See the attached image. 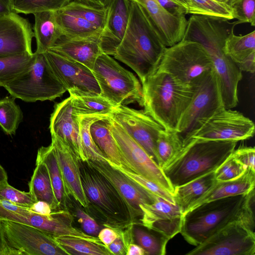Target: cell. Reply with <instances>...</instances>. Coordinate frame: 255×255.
<instances>
[{"label": "cell", "mask_w": 255, "mask_h": 255, "mask_svg": "<svg viewBox=\"0 0 255 255\" xmlns=\"http://www.w3.org/2000/svg\"><path fill=\"white\" fill-rule=\"evenodd\" d=\"M22 119V112L14 98L0 99V127L5 134H15Z\"/></svg>", "instance_id": "cell-40"}, {"label": "cell", "mask_w": 255, "mask_h": 255, "mask_svg": "<svg viewBox=\"0 0 255 255\" xmlns=\"http://www.w3.org/2000/svg\"><path fill=\"white\" fill-rule=\"evenodd\" d=\"M34 61L25 73L4 88L13 98L26 102L53 101L67 91L52 71L44 53H34Z\"/></svg>", "instance_id": "cell-8"}, {"label": "cell", "mask_w": 255, "mask_h": 255, "mask_svg": "<svg viewBox=\"0 0 255 255\" xmlns=\"http://www.w3.org/2000/svg\"><path fill=\"white\" fill-rule=\"evenodd\" d=\"M12 0H0V15L8 14L13 12Z\"/></svg>", "instance_id": "cell-56"}, {"label": "cell", "mask_w": 255, "mask_h": 255, "mask_svg": "<svg viewBox=\"0 0 255 255\" xmlns=\"http://www.w3.org/2000/svg\"><path fill=\"white\" fill-rule=\"evenodd\" d=\"M139 206L142 212L139 224L163 234L169 240L180 233L183 213L176 203L157 196L153 203Z\"/></svg>", "instance_id": "cell-20"}, {"label": "cell", "mask_w": 255, "mask_h": 255, "mask_svg": "<svg viewBox=\"0 0 255 255\" xmlns=\"http://www.w3.org/2000/svg\"><path fill=\"white\" fill-rule=\"evenodd\" d=\"M0 255H21L17 250L11 247L5 236L2 226L0 221Z\"/></svg>", "instance_id": "cell-51"}, {"label": "cell", "mask_w": 255, "mask_h": 255, "mask_svg": "<svg viewBox=\"0 0 255 255\" xmlns=\"http://www.w3.org/2000/svg\"><path fill=\"white\" fill-rule=\"evenodd\" d=\"M197 86L156 70L142 83L144 111L164 129L176 131L179 119L192 101Z\"/></svg>", "instance_id": "cell-4"}, {"label": "cell", "mask_w": 255, "mask_h": 255, "mask_svg": "<svg viewBox=\"0 0 255 255\" xmlns=\"http://www.w3.org/2000/svg\"><path fill=\"white\" fill-rule=\"evenodd\" d=\"M43 53L53 73L70 95H101L99 84L90 69L50 50Z\"/></svg>", "instance_id": "cell-17"}, {"label": "cell", "mask_w": 255, "mask_h": 255, "mask_svg": "<svg viewBox=\"0 0 255 255\" xmlns=\"http://www.w3.org/2000/svg\"><path fill=\"white\" fill-rule=\"evenodd\" d=\"M55 12L62 35L72 38L101 35L103 30L87 20L61 9Z\"/></svg>", "instance_id": "cell-33"}, {"label": "cell", "mask_w": 255, "mask_h": 255, "mask_svg": "<svg viewBox=\"0 0 255 255\" xmlns=\"http://www.w3.org/2000/svg\"><path fill=\"white\" fill-rule=\"evenodd\" d=\"M72 112L74 116L93 115H110L114 106L107 99L100 95L71 94Z\"/></svg>", "instance_id": "cell-36"}, {"label": "cell", "mask_w": 255, "mask_h": 255, "mask_svg": "<svg viewBox=\"0 0 255 255\" xmlns=\"http://www.w3.org/2000/svg\"><path fill=\"white\" fill-rule=\"evenodd\" d=\"M0 221L9 245L21 255H68L46 232L21 223Z\"/></svg>", "instance_id": "cell-16"}, {"label": "cell", "mask_w": 255, "mask_h": 255, "mask_svg": "<svg viewBox=\"0 0 255 255\" xmlns=\"http://www.w3.org/2000/svg\"><path fill=\"white\" fill-rule=\"evenodd\" d=\"M85 162L113 185L127 206L130 221L139 224L142 216L139 205L153 203L157 196L130 180L107 161L88 160Z\"/></svg>", "instance_id": "cell-18"}, {"label": "cell", "mask_w": 255, "mask_h": 255, "mask_svg": "<svg viewBox=\"0 0 255 255\" xmlns=\"http://www.w3.org/2000/svg\"><path fill=\"white\" fill-rule=\"evenodd\" d=\"M0 220L32 226L53 236H72L75 231L73 217L66 209L52 211L45 215L29 208L0 202Z\"/></svg>", "instance_id": "cell-14"}, {"label": "cell", "mask_w": 255, "mask_h": 255, "mask_svg": "<svg viewBox=\"0 0 255 255\" xmlns=\"http://www.w3.org/2000/svg\"><path fill=\"white\" fill-rule=\"evenodd\" d=\"M255 171L247 168L242 175L236 178L226 181L216 180L212 187L189 209L208 201L248 193L255 189Z\"/></svg>", "instance_id": "cell-27"}, {"label": "cell", "mask_w": 255, "mask_h": 255, "mask_svg": "<svg viewBox=\"0 0 255 255\" xmlns=\"http://www.w3.org/2000/svg\"><path fill=\"white\" fill-rule=\"evenodd\" d=\"M36 159L42 162L47 169L51 182L54 196L59 209H64L67 198L69 196L66 193L62 175L58 166L53 146H41L38 151Z\"/></svg>", "instance_id": "cell-31"}, {"label": "cell", "mask_w": 255, "mask_h": 255, "mask_svg": "<svg viewBox=\"0 0 255 255\" xmlns=\"http://www.w3.org/2000/svg\"><path fill=\"white\" fill-rule=\"evenodd\" d=\"M166 48L144 9L130 1L128 26L114 57L130 67L142 83L156 71Z\"/></svg>", "instance_id": "cell-3"}, {"label": "cell", "mask_w": 255, "mask_h": 255, "mask_svg": "<svg viewBox=\"0 0 255 255\" xmlns=\"http://www.w3.org/2000/svg\"><path fill=\"white\" fill-rule=\"evenodd\" d=\"M134 240L145 252L146 255H164L166 245L170 240L163 234L141 224H134Z\"/></svg>", "instance_id": "cell-37"}, {"label": "cell", "mask_w": 255, "mask_h": 255, "mask_svg": "<svg viewBox=\"0 0 255 255\" xmlns=\"http://www.w3.org/2000/svg\"><path fill=\"white\" fill-rule=\"evenodd\" d=\"M255 189L248 193L208 201L183 214L180 233L190 244L197 246L234 221L255 225Z\"/></svg>", "instance_id": "cell-2"}, {"label": "cell", "mask_w": 255, "mask_h": 255, "mask_svg": "<svg viewBox=\"0 0 255 255\" xmlns=\"http://www.w3.org/2000/svg\"><path fill=\"white\" fill-rule=\"evenodd\" d=\"M129 0L138 3L144 9L166 47L182 40L187 24L185 15L177 16L170 14L157 0Z\"/></svg>", "instance_id": "cell-22"}, {"label": "cell", "mask_w": 255, "mask_h": 255, "mask_svg": "<svg viewBox=\"0 0 255 255\" xmlns=\"http://www.w3.org/2000/svg\"><path fill=\"white\" fill-rule=\"evenodd\" d=\"M235 141L190 139L162 168L173 188L214 171L233 153Z\"/></svg>", "instance_id": "cell-5"}, {"label": "cell", "mask_w": 255, "mask_h": 255, "mask_svg": "<svg viewBox=\"0 0 255 255\" xmlns=\"http://www.w3.org/2000/svg\"><path fill=\"white\" fill-rule=\"evenodd\" d=\"M93 6L108 8L113 0H75Z\"/></svg>", "instance_id": "cell-54"}, {"label": "cell", "mask_w": 255, "mask_h": 255, "mask_svg": "<svg viewBox=\"0 0 255 255\" xmlns=\"http://www.w3.org/2000/svg\"><path fill=\"white\" fill-rule=\"evenodd\" d=\"M0 202L30 208L36 202L29 192L20 191L5 181L0 183Z\"/></svg>", "instance_id": "cell-44"}, {"label": "cell", "mask_w": 255, "mask_h": 255, "mask_svg": "<svg viewBox=\"0 0 255 255\" xmlns=\"http://www.w3.org/2000/svg\"><path fill=\"white\" fill-rule=\"evenodd\" d=\"M34 59V53L27 52L0 56V87H5L27 71Z\"/></svg>", "instance_id": "cell-34"}, {"label": "cell", "mask_w": 255, "mask_h": 255, "mask_svg": "<svg viewBox=\"0 0 255 255\" xmlns=\"http://www.w3.org/2000/svg\"><path fill=\"white\" fill-rule=\"evenodd\" d=\"M156 70L166 72L183 82L197 86L214 69L211 57L202 44L182 40L165 48Z\"/></svg>", "instance_id": "cell-7"}, {"label": "cell", "mask_w": 255, "mask_h": 255, "mask_svg": "<svg viewBox=\"0 0 255 255\" xmlns=\"http://www.w3.org/2000/svg\"><path fill=\"white\" fill-rule=\"evenodd\" d=\"M29 192L35 202L48 203L52 211L60 210L57 204L46 165L36 159L35 168L28 184Z\"/></svg>", "instance_id": "cell-32"}, {"label": "cell", "mask_w": 255, "mask_h": 255, "mask_svg": "<svg viewBox=\"0 0 255 255\" xmlns=\"http://www.w3.org/2000/svg\"><path fill=\"white\" fill-rule=\"evenodd\" d=\"M223 108L200 121L196 128L184 139L239 141L252 137L255 124L242 113Z\"/></svg>", "instance_id": "cell-10"}, {"label": "cell", "mask_w": 255, "mask_h": 255, "mask_svg": "<svg viewBox=\"0 0 255 255\" xmlns=\"http://www.w3.org/2000/svg\"><path fill=\"white\" fill-rule=\"evenodd\" d=\"M146 152L158 165L156 153V140L163 128L144 110L127 106L116 107L109 115Z\"/></svg>", "instance_id": "cell-15"}, {"label": "cell", "mask_w": 255, "mask_h": 255, "mask_svg": "<svg viewBox=\"0 0 255 255\" xmlns=\"http://www.w3.org/2000/svg\"><path fill=\"white\" fill-rule=\"evenodd\" d=\"M246 167L238 161L232 153L215 171L217 181H226L236 178L242 175Z\"/></svg>", "instance_id": "cell-47"}, {"label": "cell", "mask_w": 255, "mask_h": 255, "mask_svg": "<svg viewBox=\"0 0 255 255\" xmlns=\"http://www.w3.org/2000/svg\"><path fill=\"white\" fill-rule=\"evenodd\" d=\"M49 129L51 135L67 143L82 161H87L81 145L78 119L73 114L70 97L55 105Z\"/></svg>", "instance_id": "cell-23"}, {"label": "cell", "mask_w": 255, "mask_h": 255, "mask_svg": "<svg viewBox=\"0 0 255 255\" xmlns=\"http://www.w3.org/2000/svg\"><path fill=\"white\" fill-rule=\"evenodd\" d=\"M32 211L42 215H47L52 212L50 205L44 201L36 202L30 208Z\"/></svg>", "instance_id": "cell-53"}, {"label": "cell", "mask_w": 255, "mask_h": 255, "mask_svg": "<svg viewBox=\"0 0 255 255\" xmlns=\"http://www.w3.org/2000/svg\"><path fill=\"white\" fill-rule=\"evenodd\" d=\"M53 237L68 255H112L102 243L75 237Z\"/></svg>", "instance_id": "cell-38"}, {"label": "cell", "mask_w": 255, "mask_h": 255, "mask_svg": "<svg viewBox=\"0 0 255 255\" xmlns=\"http://www.w3.org/2000/svg\"><path fill=\"white\" fill-rule=\"evenodd\" d=\"M224 51L242 71H255V30L244 35L232 32L226 38Z\"/></svg>", "instance_id": "cell-26"}, {"label": "cell", "mask_w": 255, "mask_h": 255, "mask_svg": "<svg viewBox=\"0 0 255 255\" xmlns=\"http://www.w3.org/2000/svg\"><path fill=\"white\" fill-rule=\"evenodd\" d=\"M188 14L234 19L233 10L229 5L214 0H190Z\"/></svg>", "instance_id": "cell-43"}, {"label": "cell", "mask_w": 255, "mask_h": 255, "mask_svg": "<svg viewBox=\"0 0 255 255\" xmlns=\"http://www.w3.org/2000/svg\"><path fill=\"white\" fill-rule=\"evenodd\" d=\"M130 12L129 0H113L108 6L105 25L100 38L104 53L115 54L125 35Z\"/></svg>", "instance_id": "cell-24"}, {"label": "cell", "mask_w": 255, "mask_h": 255, "mask_svg": "<svg viewBox=\"0 0 255 255\" xmlns=\"http://www.w3.org/2000/svg\"><path fill=\"white\" fill-rule=\"evenodd\" d=\"M68 195L83 207L88 209L89 201L85 194L81 177L79 160L72 148L58 137L51 135V143Z\"/></svg>", "instance_id": "cell-19"}, {"label": "cell", "mask_w": 255, "mask_h": 255, "mask_svg": "<svg viewBox=\"0 0 255 255\" xmlns=\"http://www.w3.org/2000/svg\"><path fill=\"white\" fill-rule=\"evenodd\" d=\"M60 9L78 16L92 23L102 30L104 28L108 8L93 6L74 0L71 1Z\"/></svg>", "instance_id": "cell-41"}, {"label": "cell", "mask_w": 255, "mask_h": 255, "mask_svg": "<svg viewBox=\"0 0 255 255\" xmlns=\"http://www.w3.org/2000/svg\"><path fill=\"white\" fill-rule=\"evenodd\" d=\"M184 146V138L175 130L161 129L156 143V153L159 167L162 168L174 159Z\"/></svg>", "instance_id": "cell-35"}, {"label": "cell", "mask_w": 255, "mask_h": 255, "mask_svg": "<svg viewBox=\"0 0 255 255\" xmlns=\"http://www.w3.org/2000/svg\"><path fill=\"white\" fill-rule=\"evenodd\" d=\"M157 0L162 7L173 15L181 16L188 14L187 9L174 0Z\"/></svg>", "instance_id": "cell-50"}, {"label": "cell", "mask_w": 255, "mask_h": 255, "mask_svg": "<svg viewBox=\"0 0 255 255\" xmlns=\"http://www.w3.org/2000/svg\"><path fill=\"white\" fill-rule=\"evenodd\" d=\"M216 180L212 171L174 188L175 202L183 214L212 187Z\"/></svg>", "instance_id": "cell-30"}, {"label": "cell", "mask_w": 255, "mask_h": 255, "mask_svg": "<svg viewBox=\"0 0 255 255\" xmlns=\"http://www.w3.org/2000/svg\"><path fill=\"white\" fill-rule=\"evenodd\" d=\"M109 116L93 123L90 127L92 137L111 165L121 166L129 170L109 129Z\"/></svg>", "instance_id": "cell-28"}, {"label": "cell", "mask_w": 255, "mask_h": 255, "mask_svg": "<svg viewBox=\"0 0 255 255\" xmlns=\"http://www.w3.org/2000/svg\"><path fill=\"white\" fill-rule=\"evenodd\" d=\"M240 24L238 21L203 15L192 14L182 40L202 44L208 52L220 85L222 98L226 109L237 106L238 88L243 77L242 71L224 51L226 38Z\"/></svg>", "instance_id": "cell-1"}, {"label": "cell", "mask_w": 255, "mask_h": 255, "mask_svg": "<svg viewBox=\"0 0 255 255\" xmlns=\"http://www.w3.org/2000/svg\"><path fill=\"white\" fill-rule=\"evenodd\" d=\"M126 255H146L145 251L138 245L131 243L129 245Z\"/></svg>", "instance_id": "cell-55"}, {"label": "cell", "mask_w": 255, "mask_h": 255, "mask_svg": "<svg viewBox=\"0 0 255 255\" xmlns=\"http://www.w3.org/2000/svg\"><path fill=\"white\" fill-rule=\"evenodd\" d=\"M92 72L101 90V95L114 107L137 103L143 107L142 86L137 78L110 55L98 56Z\"/></svg>", "instance_id": "cell-6"}, {"label": "cell", "mask_w": 255, "mask_h": 255, "mask_svg": "<svg viewBox=\"0 0 255 255\" xmlns=\"http://www.w3.org/2000/svg\"><path fill=\"white\" fill-rule=\"evenodd\" d=\"M118 236V232L115 229L108 227L101 229L98 235L100 241L107 247L112 243Z\"/></svg>", "instance_id": "cell-52"}, {"label": "cell", "mask_w": 255, "mask_h": 255, "mask_svg": "<svg viewBox=\"0 0 255 255\" xmlns=\"http://www.w3.org/2000/svg\"><path fill=\"white\" fill-rule=\"evenodd\" d=\"M225 108L215 71L207 74L199 83L190 104L182 115L176 131L185 138L198 123Z\"/></svg>", "instance_id": "cell-13"}, {"label": "cell", "mask_w": 255, "mask_h": 255, "mask_svg": "<svg viewBox=\"0 0 255 255\" xmlns=\"http://www.w3.org/2000/svg\"><path fill=\"white\" fill-rule=\"evenodd\" d=\"M108 116L109 115L76 116L79 124L81 145L87 160L108 161L106 156L95 143L90 132V127L93 123Z\"/></svg>", "instance_id": "cell-39"}, {"label": "cell", "mask_w": 255, "mask_h": 255, "mask_svg": "<svg viewBox=\"0 0 255 255\" xmlns=\"http://www.w3.org/2000/svg\"><path fill=\"white\" fill-rule=\"evenodd\" d=\"M100 36L72 38L62 35L49 50L79 62L92 70L96 59L103 53Z\"/></svg>", "instance_id": "cell-25"}, {"label": "cell", "mask_w": 255, "mask_h": 255, "mask_svg": "<svg viewBox=\"0 0 255 255\" xmlns=\"http://www.w3.org/2000/svg\"><path fill=\"white\" fill-rule=\"evenodd\" d=\"M79 162L85 194L89 203L108 219L105 224L131 222L127 206L113 185L85 161L79 159Z\"/></svg>", "instance_id": "cell-9"}, {"label": "cell", "mask_w": 255, "mask_h": 255, "mask_svg": "<svg viewBox=\"0 0 255 255\" xmlns=\"http://www.w3.org/2000/svg\"><path fill=\"white\" fill-rule=\"evenodd\" d=\"M234 157L246 168L255 171V149L254 147H243L235 149L232 153Z\"/></svg>", "instance_id": "cell-49"}, {"label": "cell", "mask_w": 255, "mask_h": 255, "mask_svg": "<svg viewBox=\"0 0 255 255\" xmlns=\"http://www.w3.org/2000/svg\"><path fill=\"white\" fill-rule=\"evenodd\" d=\"M109 126L129 170L153 181L173 194L174 188L162 169L143 148L110 116Z\"/></svg>", "instance_id": "cell-12"}, {"label": "cell", "mask_w": 255, "mask_h": 255, "mask_svg": "<svg viewBox=\"0 0 255 255\" xmlns=\"http://www.w3.org/2000/svg\"><path fill=\"white\" fill-rule=\"evenodd\" d=\"M75 216L84 233L93 236H98L101 229L94 218L80 208H76Z\"/></svg>", "instance_id": "cell-48"}, {"label": "cell", "mask_w": 255, "mask_h": 255, "mask_svg": "<svg viewBox=\"0 0 255 255\" xmlns=\"http://www.w3.org/2000/svg\"><path fill=\"white\" fill-rule=\"evenodd\" d=\"M255 226L242 220L218 230L187 255H255Z\"/></svg>", "instance_id": "cell-11"}, {"label": "cell", "mask_w": 255, "mask_h": 255, "mask_svg": "<svg viewBox=\"0 0 255 255\" xmlns=\"http://www.w3.org/2000/svg\"><path fill=\"white\" fill-rule=\"evenodd\" d=\"M72 0H12L13 12L16 13L34 14L45 11H56Z\"/></svg>", "instance_id": "cell-42"}, {"label": "cell", "mask_w": 255, "mask_h": 255, "mask_svg": "<svg viewBox=\"0 0 255 255\" xmlns=\"http://www.w3.org/2000/svg\"><path fill=\"white\" fill-rule=\"evenodd\" d=\"M33 36L26 19L14 12L0 15V56L26 52L32 53Z\"/></svg>", "instance_id": "cell-21"}, {"label": "cell", "mask_w": 255, "mask_h": 255, "mask_svg": "<svg viewBox=\"0 0 255 255\" xmlns=\"http://www.w3.org/2000/svg\"><path fill=\"white\" fill-rule=\"evenodd\" d=\"M33 14V33L37 46L35 52L43 53L54 45L62 32L56 21L55 11H45Z\"/></svg>", "instance_id": "cell-29"}, {"label": "cell", "mask_w": 255, "mask_h": 255, "mask_svg": "<svg viewBox=\"0 0 255 255\" xmlns=\"http://www.w3.org/2000/svg\"><path fill=\"white\" fill-rule=\"evenodd\" d=\"M214 0L219 2L227 4L229 5L230 6L231 1H232V0Z\"/></svg>", "instance_id": "cell-59"}, {"label": "cell", "mask_w": 255, "mask_h": 255, "mask_svg": "<svg viewBox=\"0 0 255 255\" xmlns=\"http://www.w3.org/2000/svg\"><path fill=\"white\" fill-rule=\"evenodd\" d=\"M111 165L121 171L130 180L135 182L148 192L170 203H175L173 194L166 190L153 181L122 167L114 165Z\"/></svg>", "instance_id": "cell-45"}, {"label": "cell", "mask_w": 255, "mask_h": 255, "mask_svg": "<svg viewBox=\"0 0 255 255\" xmlns=\"http://www.w3.org/2000/svg\"><path fill=\"white\" fill-rule=\"evenodd\" d=\"M234 18L240 24L249 23L255 25V0H232Z\"/></svg>", "instance_id": "cell-46"}, {"label": "cell", "mask_w": 255, "mask_h": 255, "mask_svg": "<svg viewBox=\"0 0 255 255\" xmlns=\"http://www.w3.org/2000/svg\"><path fill=\"white\" fill-rule=\"evenodd\" d=\"M183 7H184L186 9H187L188 11V9L189 6L190 5V0H174Z\"/></svg>", "instance_id": "cell-58"}, {"label": "cell", "mask_w": 255, "mask_h": 255, "mask_svg": "<svg viewBox=\"0 0 255 255\" xmlns=\"http://www.w3.org/2000/svg\"><path fill=\"white\" fill-rule=\"evenodd\" d=\"M7 181V175L2 166L0 164V183Z\"/></svg>", "instance_id": "cell-57"}]
</instances>
